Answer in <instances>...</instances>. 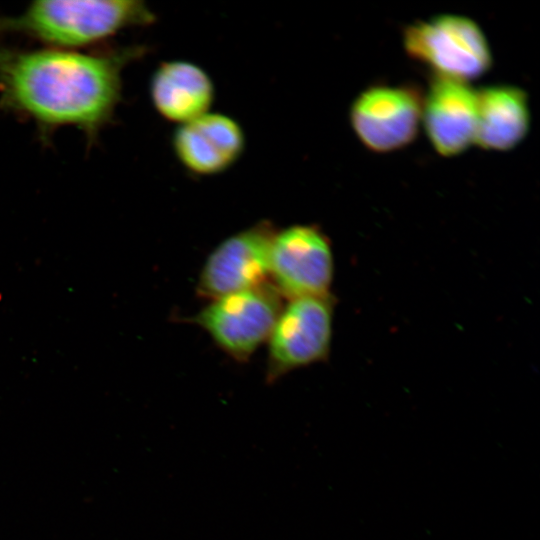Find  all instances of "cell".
Returning <instances> with one entry per match:
<instances>
[{"label": "cell", "instance_id": "cell-1", "mask_svg": "<svg viewBox=\"0 0 540 540\" xmlns=\"http://www.w3.org/2000/svg\"><path fill=\"white\" fill-rule=\"evenodd\" d=\"M145 51L141 45L99 54L0 47V107L32 120L43 135L68 125L92 142L114 117L125 67Z\"/></svg>", "mask_w": 540, "mask_h": 540}, {"label": "cell", "instance_id": "cell-2", "mask_svg": "<svg viewBox=\"0 0 540 540\" xmlns=\"http://www.w3.org/2000/svg\"><path fill=\"white\" fill-rule=\"evenodd\" d=\"M141 0H41L0 18V32L18 33L59 49L87 46L132 27L156 22Z\"/></svg>", "mask_w": 540, "mask_h": 540}, {"label": "cell", "instance_id": "cell-3", "mask_svg": "<svg viewBox=\"0 0 540 540\" xmlns=\"http://www.w3.org/2000/svg\"><path fill=\"white\" fill-rule=\"evenodd\" d=\"M405 52L434 76L467 82L492 66V52L481 27L463 15L442 14L407 25Z\"/></svg>", "mask_w": 540, "mask_h": 540}, {"label": "cell", "instance_id": "cell-4", "mask_svg": "<svg viewBox=\"0 0 540 540\" xmlns=\"http://www.w3.org/2000/svg\"><path fill=\"white\" fill-rule=\"evenodd\" d=\"M283 307L271 282L210 300L192 319L227 355L248 360L266 342Z\"/></svg>", "mask_w": 540, "mask_h": 540}, {"label": "cell", "instance_id": "cell-5", "mask_svg": "<svg viewBox=\"0 0 540 540\" xmlns=\"http://www.w3.org/2000/svg\"><path fill=\"white\" fill-rule=\"evenodd\" d=\"M333 298L330 294L289 299L267 340V380L318 361L329 354Z\"/></svg>", "mask_w": 540, "mask_h": 540}, {"label": "cell", "instance_id": "cell-6", "mask_svg": "<svg viewBox=\"0 0 540 540\" xmlns=\"http://www.w3.org/2000/svg\"><path fill=\"white\" fill-rule=\"evenodd\" d=\"M423 96L408 85H372L349 109L355 135L370 151L388 153L414 141L422 119Z\"/></svg>", "mask_w": 540, "mask_h": 540}, {"label": "cell", "instance_id": "cell-7", "mask_svg": "<svg viewBox=\"0 0 540 540\" xmlns=\"http://www.w3.org/2000/svg\"><path fill=\"white\" fill-rule=\"evenodd\" d=\"M334 273L331 244L316 225L277 230L271 244L269 277L288 299L329 294Z\"/></svg>", "mask_w": 540, "mask_h": 540}, {"label": "cell", "instance_id": "cell-8", "mask_svg": "<svg viewBox=\"0 0 540 540\" xmlns=\"http://www.w3.org/2000/svg\"><path fill=\"white\" fill-rule=\"evenodd\" d=\"M276 231L270 221L262 220L220 242L200 271L198 294L212 300L267 282Z\"/></svg>", "mask_w": 540, "mask_h": 540}, {"label": "cell", "instance_id": "cell-9", "mask_svg": "<svg viewBox=\"0 0 540 540\" xmlns=\"http://www.w3.org/2000/svg\"><path fill=\"white\" fill-rule=\"evenodd\" d=\"M172 150L183 168L196 176H214L231 168L245 151L246 136L231 116L209 111L178 125Z\"/></svg>", "mask_w": 540, "mask_h": 540}, {"label": "cell", "instance_id": "cell-10", "mask_svg": "<svg viewBox=\"0 0 540 540\" xmlns=\"http://www.w3.org/2000/svg\"><path fill=\"white\" fill-rule=\"evenodd\" d=\"M434 150L453 157L475 144L477 95L467 82L432 77L423 96L422 119Z\"/></svg>", "mask_w": 540, "mask_h": 540}, {"label": "cell", "instance_id": "cell-11", "mask_svg": "<svg viewBox=\"0 0 540 540\" xmlns=\"http://www.w3.org/2000/svg\"><path fill=\"white\" fill-rule=\"evenodd\" d=\"M149 93L156 112L177 125L209 111L215 99V85L198 64L183 59L160 63L153 72Z\"/></svg>", "mask_w": 540, "mask_h": 540}, {"label": "cell", "instance_id": "cell-12", "mask_svg": "<svg viewBox=\"0 0 540 540\" xmlns=\"http://www.w3.org/2000/svg\"><path fill=\"white\" fill-rule=\"evenodd\" d=\"M477 128L475 144L485 150L507 151L527 136L531 114L528 95L510 84L476 90Z\"/></svg>", "mask_w": 540, "mask_h": 540}]
</instances>
